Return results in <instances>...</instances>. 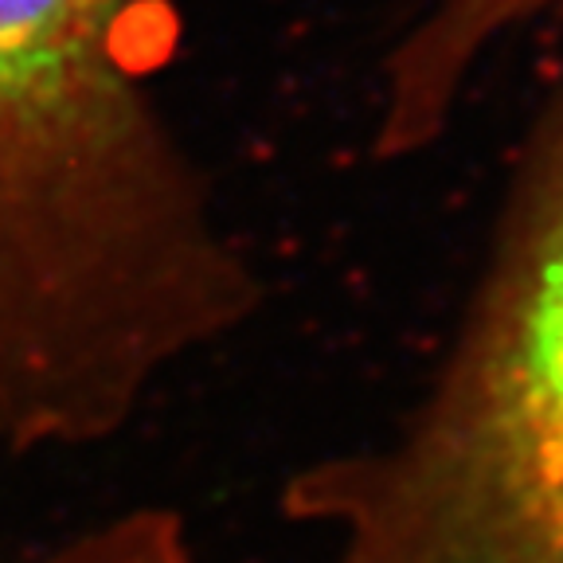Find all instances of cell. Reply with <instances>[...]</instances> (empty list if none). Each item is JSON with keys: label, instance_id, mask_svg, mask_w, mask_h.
I'll use <instances>...</instances> for the list:
<instances>
[{"label": "cell", "instance_id": "4", "mask_svg": "<svg viewBox=\"0 0 563 563\" xmlns=\"http://www.w3.org/2000/svg\"><path fill=\"white\" fill-rule=\"evenodd\" d=\"M40 563H196V555L173 512L137 509L70 540Z\"/></svg>", "mask_w": 563, "mask_h": 563}, {"label": "cell", "instance_id": "1", "mask_svg": "<svg viewBox=\"0 0 563 563\" xmlns=\"http://www.w3.org/2000/svg\"><path fill=\"white\" fill-rule=\"evenodd\" d=\"M153 0H0V446L118 431L251 306L153 98Z\"/></svg>", "mask_w": 563, "mask_h": 563}, {"label": "cell", "instance_id": "2", "mask_svg": "<svg viewBox=\"0 0 563 563\" xmlns=\"http://www.w3.org/2000/svg\"><path fill=\"white\" fill-rule=\"evenodd\" d=\"M290 509L336 532V563H563V106L431 396L298 477Z\"/></svg>", "mask_w": 563, "mask_h": 563}, {"label": "cell", "instance_id": "3", "mask_svg": "<svg viewBox=\"0 0 563 563\" xmlns=\"http://www.w3.org/2000/svg\"><path fill=\"white\" fill-rule=\"evenodd\" d=\"M555 4L563 0H431L387 63L376 122L379 157H411L431 145L446 130L482 55Z\"/></svg>", "mask_w": 563, "mask_h": 563}]
</instances>
